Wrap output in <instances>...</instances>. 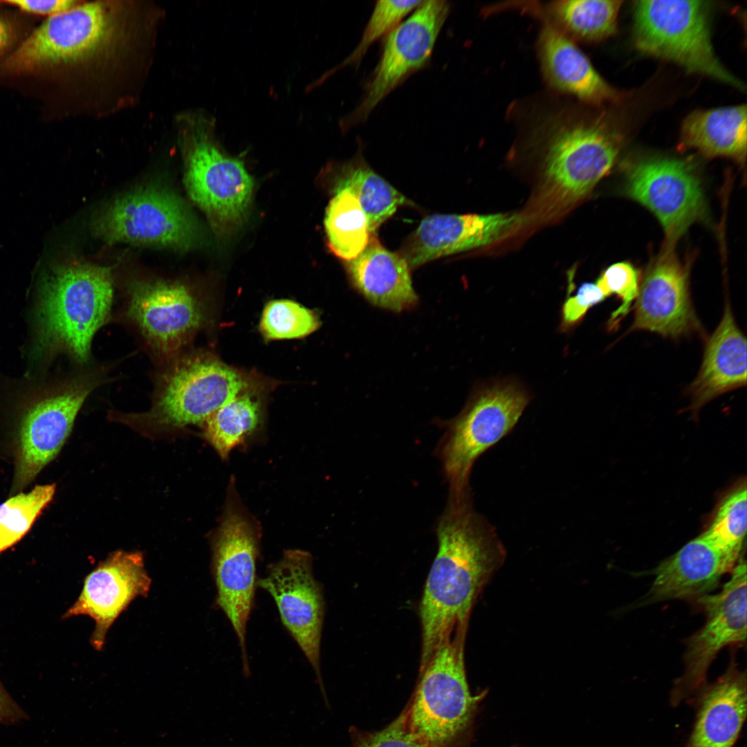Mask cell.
<instances>
[{"label":"cell","mask_w":747,"mask_h":747,"mask_svg":"<svg viewBox=\"0 0 747 747\" xmlns=\"http://www.w3.org/2000/svg\"><path fill=\"white\" fill-rule=\"evenodd\" d=\"M110 17L100 2L77 6L48 17L3 62L12 73H28L77 61L107 39Z\"/></svg>","instance_id":"9a60e30c"},{"label":"cell","mask_w":747,"mask_h":747,"mask_svg":"<svg viewBox=\"0 0 747 747\" xmlns=\"http://www.w3.org/2000/svg\"><path fill=\"white\" fill-rule=\"evenodd\" d=\"M537 48L544 79L555 91L592 104L618 99L574 42L548 24L539 33Z\"/></svg>","instance_id":"7402d4cb"},{"label":"cell","mask_w":747,"mask_h":747,"mask_svg":"<svg viewBox=\"0 0 747 747\" xmlns=\"http://www.w3.org/2000/svg\"><path fill=\"white\" fill-rule=\"evenodd\" d=\"M112 299L111 268L72 262L53 269L42 287L44 339L77 361H87L94 335L108 320Z\"/></svg>","instance_id":"277c9868"},{"label":"cell","mask_w":747,"mask_h":747,"mask_svg":"<svg viewBox=\"0 0 747 747\" xmlns=\"http://www.w3.org/2000/svg\"><path fill=\"white\" fill-rule=\"evenodd\" d=\"M438 551L420 604L421 668L456 627L468 623L478 596L505 561L493 527L470 497H449L436 524Z\"/></svg>","instance_id":"6da1fadb"},{"label":"cell","mask_w":747,"mask_h":747,"mask_svg":"<svg viewBox=\"0 0 747 747\" xmlns=\"http://www.w3.org/2000/svg\"><path fill=\"white\" fill-rule=\"evenodd\" d=\"M529 400L515 382L482 388L450 422L438 447L450 495L470 496L469 479L477 458L515 425Z\"/></svg>","instance_id":"8992f818"},{"label":"cell","mask_w":747,"mask_h":747,"mask_svg":"<svg viewBox=\"0 0 747 747\" xmlns=\"http://www.w3.org/2000/svg\"><path fill=\"white\" fill-rule=\"evenodd\" d=\"M705 611L704 625L687 641L685 670L672 692L674 704L694 694L705 684L707 671L725 647L746 640V564L739 560L731 577L718 593L696 600Z\"/></svg>","instance_id":"5bb4252c"},{"label":"cell","mask_w":747,"mask_h":747,"mask_svg":"<svg viewBox=\"0 0 747 747\" xmlns=\"http://www.w3.org/2000/svg\"><path fill=\"white\" fill-rule=\"evenodd\" d=\"M350 747H425L410 731L405 709L384 728L375 731L350 730Z\"/></svg>","instance_id":"d590c367"},{"label":"cell","mask_w":747,"mask_h":747,"mask_svg":"<svg viewBox=\"0 0 747 747\" xmlns=\"http://www.w3.org/2000/svg\"><path fill=\"white\" fill-rule=\"evenodd\" d=\"M450 10L446 1H423L387 35L363 98L340 122L342 130L365 122L391 91L426 66Z\"/></svg>","instance_id":"30bf717a"},{"label":"cell","mask_w":747,"mask_h":747,"mask_svg":"<svg viewBox=\"0 0 747 747\" xmlns=\"http://www.w3.org/2000/svg\"><path fill=\"white\" fill-rule=\"evenodd\" d=\"M625 192L649 210L660 221L665 235V249L675 242L706 212L701 183L687 162L651 156L627 166Z\"/></svg>","instance_id":"4fadbf2b"},{"label":"cell","mask_w":747,"mask_h":747,"mask_svg":"<svg viewBox=\"0 0 747 747\" xmlns=\"http://www.w3.org/2000/svg\"><path fill=\"white\" fill-rule=\"evenodd\" d=\"M606 298L596 283L587 282L578 288L575 295L568 298L562 306V327L569 329L579 322L588 310Z\"/></svg>","instance_id":"8d00e7d4"},{"label":"cell","mask_w":747,"mask_h":747,"mask_svg":"<svg viewBox=\"0 0 747 747\" xmlns=\"http://www.w3.org/2000/svg\"><path fill=\"white\" fill-rule=\"evenodd\" d=\"M515 213L433 214L422 220L400 255L414 268L442 257L479 248L506 236L519 222Z\"/></svg>","instance_id":"ffe728a7"},{"label":"cell","mask_w":747,"mask_h":747,"mask_svg":"<svg viewBox=\"0 0 747 747\" xmlns=\"http://www.w3.org/2000/svg\"><path fill=\"white\" fill-rule=\"evenodd\" d=\"M257 586L273 598L283 625L313 667L327 702L320 669L324 601L313 575L311 555L300 549L286 551L268 566Z\"/></svg>","instance_id":"7c38bea8"},{"label":"cell","mask_w":747,"mask_h":747,"mask_svg":"<svg viewBox=\"0 0 747 747\" xmlns=\"http://www.w3.org/2000/svg\"><path fill=\"white\" fill-rule=\"evenodd\" d=\"M423 1H378L366 24L360 40L353 50L341 63L325 73L307 87L308 91L320 85L334 73L347 66L359 63L369 47L377 40L387 35Z\"/></svg>","instance_id":"1f68e13d"},{"label":"cell","mask_w":747,"mask_h":747,"mask_svg":"<svg viewBox=\"0 0 747 747\" xmlns=\"http://www.w3.org/2000/svg\"><path fill=\"white\" fill-rule=\"evenodd\" d=\"M621 3L619 0L554 1L535 12L572 41L595 42L615 32Z\"/></svg>","instance_id":"4316f807"},{"label":"cell","mask_w":747,"mask_h":747,"mask_svg":"<svg viewBox=\"0 0 747 747\" xmlns=\"http://www.w3.org/2000/svg\"><path fill=\"white\" fill-rule=\"evenodd\" d=\"M746 488L740 486L721 504L704 533L723 549L739 555L746 532Z\"/></svg>","instance_id":"836d02e7"},{"label":"cell","mask_w":747,"mask_h":747,"mask_svg":"<svg viewBox=\"0 0 747 747\" xmlns=\"http://www.w3.org/2000/svg\"><path fill=\"white\" fill-rule=\"evenodd\" d=\"M634 305L628 332L647 331L677 338L698 331L688 286V272L672 253H663L647 270Z\"/></svg>","instance_id":"ac0fdd59"},{"label":"cell","mask_w":747,"mask_h":747,"mask_svg":"<svg viewBox=\"0 0 747 747\" xmlns=\"http://www.w3.org/2000/svg\"><path fill=\"white\" fill-rule=\"evenodd\" d=\"M211 571L216 605L229 620L238 640L245 676L250 675L246 627L254 607L259 555L257 533L237 510L226 512L212 542Z\"/></svg>","instance_id":"8fae6325"},{"label":"cell","mask_w":747,"mask_h":747,"mask_svg":"<svg viewBox=\"0 0 747 747\" xmlns=\"http://www.w3.org/2000/svg\"><path fill=\"white\" fill-rule=\"evenodd\" d=\"M738 557L703 533L654 569V580L645 602L697 600L717 586L723 575L732 570Z\"/></svg>","instance_id":"44dd1931"},{"label":"cell","mask_w":747,"mask_h":747,"mask_svg":"<svg viewBox=\"0 0 747 747\" xmlns=\"http://www.w3.org/2000/svg\"><path fill=\"white\" fill-rule=\"evenodd\" d=\"M545 140L546 190L569 204L587 195L613 167L619 141L606 122L575 108L546 114L535 125Z\"/></svg>","instance_id":"3957f363"},{"label":"cell","mask_w":747,"mask_h":747,"mask_svg":"<svg viewBox=\"0 0 747 747\" xmlns=\"http://www.w3.org/2000/svg\"><path fill=\"white\" fill-rule=\"evenodd\" d=\"M596 284L605 297L615 295L620 300L608 321L609 330H615L628 315L639 292L640 279L637 269L629 262L620 261L608 266L600 275Z\"/></svg>","instance_id":"e575fe53"},{"label":"cell","mask_w":747,"mask_h":747,"mask_svg":"<svg viewBox=\"0 0 747 747\" xmlns=\"http://www.w3.org/2000/svg\"><path fill=\"white\" fill-rule=\"evenodd\" d=\"M686 747H732L746 716V676L735 664L703 686Z\"/></svg>","instance_id":"cb8c5ba5"},{"label":"cell","mask_w":747,"mask_h":747,"mask_svg":"<svg viewBox=\"0 0 747 747\" xmlns=\"http://www.w3.org/2000/svg\"><path fill=\"white\" fill-rule=\"evenodd\" d=\"M468 624L458 625L420 669L406 707L410 731L425 747H469L479 701L467 681L464 645Z\"/></svg>","instance_id":"7a4b0ae2"},{"label":"cell","mask_w":747,"mask_h":747,"mask_svg":"<svg viewBox=\"0 0 747 747\" xmlns=\"http://www.w3.org/2000/svg\"><path fill=\"white\" fill-rule=\"evenodd\" d=\"M335 192L326 208L324 227L331 251L348 261L365 249L370 233L358 199L346 189Z\"/></svg>","instance_id":"83f0119b"},{"label":"cell","mask_w":747,"mask_h":747,"mask_svg":"<svg viewBox=\"0 0 747 747\" xmlns=\"http://www.w3.org/2000/svg\"><path fill=\"white\" fill-rule=\"evenodd\" d=\"M708 6L703 1L646 0L634 6V39L647 55L742 89L720 63L711 42Z\"/></svg>","instance_id":"5b68a950"},{"label":"cell","mask_w":747,"mask_h":747,"mask_svg":"<svg viewBox=\"0 0 747 747\" xmlns=\"http://www.w3.org/2000/svg\"><path fill=\"white\" fill-rule=\"evenodd\" d=\"M25 713L6 692L0 682V723H12L23 719Z\"/></svg>","instance_id":"f35d334b"},{"label":"cell","mask_w":747,"mask_h":747,"mask_svg":"<svg viewBox=\"0 0 747 747\" xmlns=\"http://www.w3.org/2000/svg\"><path fill=\"white\" fill-rule=\"evenodd\" d=\"M128 316L156 350L178 349L203 320L200 304L183 284L138 282L130 290Z\"/></svg>","instance_id":"d6986e66"},{"label":"cell","mask_w":747,"mask_h":747,"mask_svg":"<svg viewBox=\"0 0 747 747\" xmlns=\"http://www.w3.org/2000/svg\"><path fill=\"white\" fill-rule=\"evenodd\" d=\"M746 339L726 304L722 319L706 344L699 372L689 387L697 412L716 397L746 385Z\"/></svg>","instance_id":"603a6c76"},{"label":"cell","mask_w":747,"mask_h":747,"mask_svg":"<svg viewBox=\"0 0 747 747\" xmlns=\"http://www.w3.org/2000/svg\"><path fill=\"white\" fill-rule=\"evenodd\" d=\"M98 382H73L40 398L26 411L19 430L12 492L24 489L57 455Z\"/></svg>","instance_id":"2e32d148"},{"label":"cell","mask_w":747,"mask_h":747,"mask_svg":"<svg viewBox=\"0 0 747 747\" xmlns=\"http://www.w3.org/2000/svg\"><path fill=\"white\" fill-rule=\"evenodd\" d=\"M95 235L113 243L126 242L185 250L196 240L193 219L183 201L163 188L148 187L123 194L106 205L92 222Z\"/></svg>","instance_id":"9c48e42d"},{"label":"cell","mask_w":747,"mask_h":747,"mask_svg":"<svg viewBox=\"0 0 747 747\" xmlns=\"http://www.w3.org/2000/svg\"><path fill=\"white\" fill-rule=\"evenodd\" d=\"M248 384L232 368L209 358L181 360L163 376L151 408L128 415L133 425L167 430L204 423Z\"/></svg>","instance_id":"52a82bcc"},{"label":"cell","mask_w":747,"mask_h":747,"mask_svg":"<svg viewBox=\"0 0 747 747\" xmlns=\"http://www.w3.org/2000/svg\"><path fill=\"white\" fill-rule=\"evenodd\" d=\"M3 2L16 6L24 12L48 17L71 9L78 4V1L74 0H10Z\"/></svg>","instance_id":"74e56055"},{"label":"cell","mask_w":747,"mask_h":747,"mask_svg":"<svg viewBox=\"0 0 747 747\" xmlns=\"http://www.w3.org/2000/svg\"><path fill=\"white\" fill-rule=\"evenodd\" d=\"M346 268L355 288L376 306L400 312L418 302L407 262L375 238L369 239L356 258L347 261Z\"/></svg>","instance_id":"d4e9b609"},{"label":"cell","mask_w":747,"mask_h":747,"mask_svg":"<svg viewBox=\"0 0 747 747\" xmlns=\"http://www.w3.org/2000/svg\"><path fill=\"white\" fill-rule=\"evenodd\" d=\"M335 190H349L359 201L367 220L369 233H374L407 199L368 166L353 163L346 167Z\"/></svg>","instance_id":"f1b7e54d"},{"label":"cell","mask_w":747,"mask_h":747,"mask_svg":"<svg viewBox=\"0 0 747 747\" xmlns=\"http://www.w3.org/2000/svg\"><path fill=\"white\" fill-rule=\"evenodd\" d=\"M55 485H37L0 504V553L14 546L28 532L52 501Z\"/></svg>","instance_id":"4dcf8cb0"},{"label":"cell","mask_w":747,"mask_h":747,"mask_svg":"<svg viewBox=\"0 0 747 747\" xmlns=\"http://www.w3.org/2000/svg\"><path fill=\"white\" fill-rule=\"evenodd\" d=\"M320 325L316 313L289 299L269 302L260 320V331L269 340L295 339L306 337Z\"/></svg>","instance_id":"d6a6232c"},{"label":"cell","mask_w":747,"mask_h":747,"mask_svg":"<svg viewBox=\"0 0 747 747\" xmlns=\"http://www.w3.org/2000/svg\"><path fill=\"white\" fill-rule=\"evenodd\" d=\"M261 409L259 402L249 394H238L204 422L205 439L219 456L225 459L259 426Z\"/></svg>","instance_id":"f546056e"},{"label":"cell","mask_w":747,"mask_h":747,"mask_svg":"<svg viewBox=\"0 0 747 747\" xmlns=\"http://www.w3.org/2000/svg\"><path fill=\"white\" fill-rule=\"evenodd\" d=\"M747 115L744 105L697 111L686 117L681 128L685 144L709 156L745 160Z\"/></svg>","instance_id":"484cf974"},{"label":"cell","mask_w":747,"mask_h":747,"mask_svg":"<svg viewBox=\"0 0 747 747\" xmlns=\"http://www.w3.org/2000/svg\"><path fill=\"white\" fill-rule=\"evenodd\" d=\"M151 580L138 551H118L90 572L82 590L63 618L88 616L95 622L90 642L101 650L114 621L138 596H146Z\"/></svg>","instance_id":"e0dca14e"},{"label":"cell","mask_w":747,"mask_h":747,"mask_svg":"<svg viewBox=\"0 0 747 747\" xmlns=\"http://www.w3.org/2000/svg\"><path fill=\"white\" fill-rule=\"evenodd\" d=\"M15 38V30L11 23L0 17V54L7 49Z\"/></svg>","instance_id":"ab89813d"},{"label":"cell","mask_w":747,"mask_h":747,"mask_svg":"<svg viewBox=\"0 0 747 747\" xmlns=\"http://www.w3.org/2000/svg\"><path fill=\"white\" fill-rule=\"evenodd\" d=\"M187 127L185 185L189 196L215 224L237 223L251 200L252 177L241 160L219 147L213 118L192 116Z\"/></svg>","instance_id":"ba28073f"}]
</instances>
